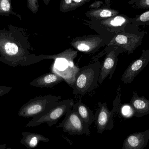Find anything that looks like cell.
Wrapping results in <instances>:
<instances>
[{"label":"cell","mask_w":149,"mask_h":149,"mask_svg":"<svg viewBox=\"0 0 149 149\" xmlns=\"http://www.w3.org/2000/svg\"><path fill=\"white\" fill-rule=\"evenodd\" d=\"M24 29L11 24L0 29V62L14 68L35 64V54Z\"/></svg>","instance_id":"cell-1"},{"label":"cell","mask_w":149,"mask_h":149,"mask_svg":"<svg viewBox=\"0 0 149 149\" xmlns=\"http://www.w3.org/2000/svg\"><path fill=\"white\" fill-rule=\"evenodd\" d=\"M101 63L99 60L79 68L71 87L74 95H85L100 86L98 81Z\"/></svg>","instance_id":"cell-2"},{"label":"cell","mask_w":149,"mask_h":149,"mask_svg":"<svg viewBox=\"0 0 149 149\" xmlns=\"http://www.w3.org/2000/svg\"><path fill=\"white\" fill-rule=\"evenodd\" d=\"M74 106V100L68 99L55 102L42 115L32 118L25 127H35L42 123H47L49 127L56 124L59 120L66 115Z\"/></svg>","instance_id":"cell-3"},{"label":"cell","mask_w":149,"mask_h":149,"mask_svg":"<svg viewBox=\"0 0 149 149\" xmlns=\"http://www.w3.org/2000/svg\"><path fill=\"white\" fill-rule=\"evenodd\" d=\"M120 87L117 88V95L113 101V108L109 111L107 102H98V108L95 114V123L97 128V132L102 134L105 130H111L114 127L113 120L115 114L118 111L121 104Z\"/></svg>","instance_id":"cell-4"},{"label":"cell","mask_w":149,"mask_h":149,"mask_svg":"<svg viewBox=\"0 0 149 149\" xmlns=\"http://www.w3.org/2000/svg\"><path fill=\"white\" fill-rule=\"evenodd\" d=\"M61 98L59 95L52 94L35 97L24 104L19 109L17 114L24 118H34L46 112Z\"/></svg>","instance_id":"cell-5"},{"label":"cell","mask_w":149,"mask_h":149,"mask_svg":"<svg viewBox=\"0 0 149 149\" xmlns=\"http://www.w3.org/2000/svg\"><path fill=\"white\" fill-rule=\"evenodd\" d=\"M126 52L123 49L113 46H106L104 49L93 58V62L99 60V58L106 55L104 60L101 64L98 82L100 85L103 83L105 79L109 76L111 79L114 74L120 54Z\"/></svg>","instance_id":"cell-6"},{"label":"cell","mask_w":149,"mask_h":149,"mask_svg":"<svg viewBox=\"0 0 149 149\" xmlns=\"http://www.w3.org/2000/svg\"><path fill=\"white\" fill-rule=\"evenodd\" d=\"M145 33L144 31L136 32L134 31H124L116 33L114 35L107 46L120 48L128 54H132L141 45Z\"/></svg>","instance_id":"cell-7"},{"label":"cell","mask_w":149,"mask_h":149,"mask_svg":"<svg viewBox=\"0 0 149 149\" xmlns=\"http://www.w3.org/2000/svg\"><path fill=\"white\" fill-rule=\"evenodd\" d=\"M112 38L99 35L84 36L74 38L70 43L77 51L86 54H94L101 48L107 46Z\"/></svg>","instance_id":"cell-8"},{"label":"cell","mask_w":149,"mask_h":149,"mask_svg":"<svg viewBox=\"0 0 149 149\" xmlns=\"http://www.w3.org/2000/svg\"><path fill=\"white\" fill-rule=\"evenodd\" d=\"M57 127L62 128L64 132L72 135H89L90 134L89 125L73 109L67 113L63 121Z\"/></svg>","instance_id":"cell-9"},{"label":"cell","mask_w":149,"mask_h":149,"mask_svg":"<svg viewBox=\"0 0 149 149\" xmlns=\"http://www.w3.org/2000/svg\"><path fill=\"white\" fill-rule=\"evenodd\" d=\"M149 63V49L143 50L139 58L134 60L125 70L121 77L124 84H130Z\"/></svg>","instance_id":"cell-10"},{"label":"cell","mask_w":149,"mask_h":149,"mask_svg":"<svg viewBox=\"0 0 149 149\" xmlns=\"http://www.w3.org/2000/svg\"><path fill=\"white\" fill-rule=\"evenodd\" d=\"M149 141V130L129 135L123 142L122 149H144Z\"/></svg>","instance_id":"cell-11"},{"label":"cell","mask_w":149,"mask_h":149,"mask_svg":"<svg viewBox=\"0 0 149 149\" xmlns=\"http://www.w3.org/2000/svg\"><path fill=\"white\" fill-rule=\"evenodd\" d=\"M104 26L108 32L115 34L127 30V27L131 26L130 18L125 15H116L104 22Z\"/></svg>","instance_id":"cell-12"},{"label":"cell","mask_w":149,"mask_h":149,"mask_svg":"<svg viewBox=\"0 0 149 149\" xmlns=\"http://www.w3.org/2000/svg\"><path fill=\"white\" fill-rule=\"evenodd\" d=\"M64 80L62 76L55 72L42 74L30 82V86L36 87L52 88Z\"/></svg>","instance_id":"cell-13"},{"label":"cell","mask_w":149,"mask_h":149,"mask_svg":"<svg viewBox=\"0 0 149 149\" xmlns=\"http://www.w3.org/2000/svg\"><path fill=\"white\" fill-rule=\"evenodd\" d=\"M130 104L134 111V116L141 117L149 114V99L139 96L136 91L133 92Z\"/></svg>","instance_id":"cell-14"},{"label":"cell","mask_w":149,"mask_h":149,"mask_svg":"<svg viewBox=\"0 0 149 149\" xmlns=\"http://www.w3.org/2000/svg\"><path fill=\"white\" fill-rule=\"evenodd\" d=\"M78 55V51L73 49H67L61 53L55 55H40L35 56V64L46 59H53V60H61L68 62L69 63H73V61Z\"/></svg>","instance_id":"cell-15"},{"label":"cell","mask_w":149,"mask_h":149,"mask_svg":"<svg viewBox=\"0 0 149 149\" xmlns=\"http://www.w3.org/2000/svg\"><path fill=\"white\" fill-rule=\"evenodd\" d=\"M22 135L20 143L28 149L35 148L40 142L48 143L50 141L49 138L44 136L36 133L25 132L22 133Z\"/></svg>","instance_id":"cell-16"},{"label":"cell","mask_w":149,"mask_h":149,"mask_svg":"<svg viewBox=\"0 0 149 149\" xmlns=\"http://www.w3.org/2000/svg\"><path fill=\"white\" fill-rule=\"evenodd\" d=\"M82 120L89 126L95 121V114L92 109L80 100L73 106V109Z\"/></svg>","instance_id":"cell-17"},{"label":"cell","mask_w":149,"mask_h":149,"mask_svg":"<svg viewBox=\"0 0 149 149\" xmlns=\"http://www.w3.org/2000/svg\"><path fill=\"white\" fill-rule=\"evenodd\" d=\"M79 68L75 65H69L64 70H58L53 65L52 68V72H55L59 74L63 77L68 85L71 87L74 82L75 75L79 71Z\"/></svg>","instance_id":"cell-18"},{"label":"cell","mask_w":149,"mask_h":149,"mask_svg":"<svg viewBox=\"0 0 149 149\" xmlns=\"http://www.w3.org/2000/svg\"><path fill=\"white\" fill-rule=\"evenodd\" d=\"M10 15L22 20L21 16L13 11L11 0H0V15L9 16Z\"/></svg>","instance_id":"cell-19"},{"label":"cell","mask_w":149,"mask_h":149,"mask_svg":"<svg viewBox=\"0 0 149 149\" xmlns=\"http://www.w3.org/2000/svg\"><path fill=\"white\" fill-rule=\"evenodd\" d=\"M130 23L138 27L143 25H149V10L134 17H130Z\"/></svg>","instance_id":"cell-20"},{"label":"cell","mask_w":149,"mask_h":149,"mask_svg":"<svg viewBox=\"0 0 149 149\" xmlns=\"http://www.w3.org/2000/svg\"><path fill=\"white\" fill-rule=\"evenodd\" d=\"M119 12L118 10H115L104 9L98 10L91 12V14L94 16L99 17H108L115 16L119 14Z\"/></svg>","instance_id":"cell-21"},{"label":"cell","mask_w":149,"mask_h":149,"mask_svg":"<svg viewBox=\"0 0 149 149\" xmlns=\"http://www.w3.org/2000/svg\"><path fill=\"white\" fill-rule=\"evenodd\" d=\"M128 3L134 8L149 9V0H130Z\"/></svg>","instance_id":"cell-22"},{"label":"cell","mask_w":149,"mask_h":149,"mask_svg":"<svg viewBox=\"0 0 149 149\" xmlns=\"http://www.w3.org/2000/svg\"><path fill=\"white\" fill-rule=\"evenodd\" d=\"M121 113L122 115L124 118H131L134 115V111L130 104L123 106L121 108Z\"/></svg>","instance_id":"cell-23"},{"label":"cell","mask_w":149,"mask_h":149,"mask_svg":"<svg viewBox=\"0 0 149 149\" xmlns=\"http://www.w3.org/2000/svg\"><path fill=\"white\" fill-rule=\"evenodd\" d=\"M28 8L34 14L38 11L39 5L38 0H27Z\"/></svg>","instance_id":"cell-24"},{"label":"cell","mask_w":149,"mask_h":149,"mask_svg":"<svg viewBox=\"0 0 149 149\" xmlns=\"http://www.w3.org/2000/svg\"><path fill=\"white\" fill-rule=\"evenodd\" d=\"M13 88L7 86H0V97L3 96L4 95L10 92Z\"/></svg>","instance_id":"cell-25"},{"label":"cell","mask_w":149,"mask_h":149,"mask_svg":"<svg viewBox=\"0 0 149 149\" xmlns=\"http://www.w3.org/2000/svg\"><path fill=\"white\" fill-rule=\"evenodd\" d=\"M6 147V144H0V149H5Z\"/></svg>","instance_id":"cell-26"},{"label":"cell","mask_w":149,"mask_h":149,"mask_svg":"<svg viewBox=\"0 0 149 149\" xmlns=\"http://www.w3.org/2000/svg\"><path fill=\"white\" fill-rule=\"evenodd\" d=\"M72 0H65V3L67 4H70L71 3Z\"/></svg>","instance_id":"cell-27"},{"label":"cell","mask_w":149,"mask_h":149,"mask_svg":"<svg viewBox=\"0 0 149 149\" xmlns=\"http://www.w3.org/2000/svg\"><path fill=\"white\" fill-rule=\"evenodd\" d=\"M82 0H74V1H75L76 3H80L82 1Z\"/></svg>","instance_id":"cell-28"},{"label":"cell","mask_w":149,"mask_h":149,"mask_svg":"<svg viewBox=\"0 0 149 149\" xmlns=\"http://www.w3.org/2000/svg\"><path fill=\"white\" fill-rule=\"evenodd\" d=\"M44 1L46 3V4H48L49 0H44Z\"/></svg>","instance_id":"cell-29"}]
</instances>
